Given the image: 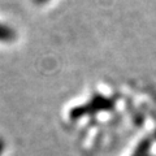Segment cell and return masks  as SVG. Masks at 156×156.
Instances as JSON below:
<instances>
[{"instance_id":"1","label":"cell","mask_w":156,"mask_h":156,"mask_svg":"<svg viewBox=\"0 0 156 156\" xmlns=\"http://www.w3.org/2000/svg\"><path fill=\"white\" fill-rule=\"evenodd\" d=\"M16 38V34L12 29L0 23V41H12Z\"/></svg>"},{"instance_id":"2","label":"cell","mask_w":156,"mask_h":156,"mask_svg":"<svg viewBox=\"0 0 156 156\" xmlns=\"http://www.w3.org/2000/svg\"><path fill=\"white\" fill-rule=\"evenodd\" d=\"M150 146H151V140L150 139L143 140V142L139 144L138 150L135 151V154L133 156H146L147 152H148V150H150Z\"/></svg>"},{"instance_id":"3","label":"cell","mask_w":156,"mask_h":156,"mask_svg":"<svg viewBox=\"0 0 156 156\" xmlns=\"http://www.w3.org/2000/svg\"><path fill=\"white\" fill-rule=\"evenodd\" d=\"M3 150H4V142H3V139H0V156L3 154Z\"/></svg>"},{"instance_id":"4","label":"cell","mask_w":156,"mask_h":156,"mask_svg":"<svg viewBox=\"0 0 156 156\" xmlns=\"http://www.w3.org/2000/svg\"><path fill=\"white\" fill-rule=\"evenodd\" d=\"M35 2H37V3H46L47 0H35Z\"/></svg>"}]
</instances>
